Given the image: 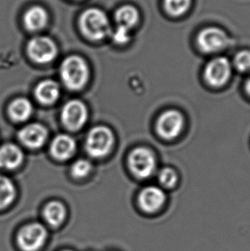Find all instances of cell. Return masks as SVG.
Segmentation results:
<instances>
[{"label": "cell", "instance_id": "6da1fadb", "mask_svg": "<svg viewBox=\"0 0 250 251\" xmlns=\"http://www.w3.org/2000/svg\"><path fill=\"white\" fill-rule=\"evenodd\" d=\"M60 76L64 86L71 91L84 88L89 80V67L84 58L72 55L65 58L60 66Z\"/></svg>", "mask_w": 250, "mask_h": 251}, {"label": "cell", "instance_id": "7a4b0ae2", "mask_svg": "<svg viewBox=\"0 0 250 251\" xmlns=\"http://www.w3.org/2000/svg\"><path fill=\"white\" fill-rule=\"evenodd\" d=\"M79 24L82 34L90 41L104 40L112 32L106 14L97 8L85 10L80 17Z\"/></svg>", "mask_w": 250, "mask_h": 251}, {"label": "cell", "instance_id": "3957f363", "mask_svg": "<svg viewBox=\"0 0 250 251\" xmlns=\"http://www.w3.org/2000/svg\"><path fill=\"white\" fill-rule=\"evenodd\" d=\"M114 143L115 137L112 130L106 126H98L88 133L85 147L90 156L102 159L108 155Z\"/></svg>", "mask_w": 250, "mask_h": 251}, {"label": "cell", "instance_id": "277c9868", "mask_svg": "<svg viewBox=\"0 0 250 251\" xmlns=\"http://www.w3.org/2000/svg\"><path fill=\"white\" fill-rule=\"evenodd\" d=\"M128 167L136 177L144 179L152 176L156 170L155 156L151 150L137 148L128 156Z\"/></svg>", "mask_w": 250, "mask_h": 251}, {"label": "cell", "instance_id": "5b68a950", "mask_svg": "<svg viewBox=\"0 0 250 251\" xmlns=\"http://www.w3.org/2000/svg\"><path fill=\"white\" fill-rule=\"evenodd\" d=\"M48 231L43 225L31 223L21 229L17 235V244L24 251H37L44 245Z\"/></svg>", "mask_w": 250, "mask_h": 251}, {"label": "cell", "instance_id": "8992f818", "mask_svg": "<svg viewBox=\"0 0 250 251\" xmlns=\"http://www.w3.org/2000/svg\"><path fill=\"white\" fill-rule=\"evenodd\" d=\"M27 51L33 61L45 65L54 60L58 54V48L50 38L36 36L28 42Z\"/></svg>", "mask_w": 250, "mask_h": 251}, {"label": "cell", "instance_id": "52a82bcc", "mask_svg": "<svg viewBox=\"0 0 250 251\" xmlns=\"http://www.w3.org/2000/svg\"><path fill=\"white\" fill-rule=\"evenodd\" d=\"M88 108L81 100H70L62 109V122L67 129L71 130L76 131L81 129L88 121Z\"/></svg>", "mask_w": 250, "mask_h": 251}, {"label": "cell", "instance_id": "ba28073f", "mask_svg": "<svg viewBox=\"0 0 250 251\" xmlns=\"http://www.w3.org/2000/svg\"><path fill=\"white\" fill-rule=\"evenodd\" d=\"M229 42L226 33L219 27H209L200 32L197 43L200 49L206 53H213L223 50Z\"/></svg>", "mask_w": 250, "mask_h": 251}, {"label": "cell", "instance_id": "9c48e42d", "mask_svg": "<svg viewBox=\"0 0 250 251\" xmlns=\"http://www.w3.org/2000/svg\"><path fill=\"white\" fill-rule=\"evenodd\" d=\"M184 126L183 115L176 110H168L159 116L157 121V132L164 139H173L179 136Z\"/></svg>", "mask_w": 250, "mask_h": 251}, {"label": "cell", "instance_id": "30bf717a", "mask_svg": "<svg viewBox=\"0 0 250 251\" xmlns=\"http://www.w3.org/2000/svg\"><path fill=\"white\" fill-rule=\"evenodd\" d=\"M231 75V65L227 58L220 57L208 63L205 70V79L213 87L225 84Z\"/></svg>", "mask_w": 250, "mask_h": 251}, {"label": "cell", "instance_id": "8fae6325", "mask_svg": "<svg viewBox=\"0 0 250 251\" xmlns=\"http://www.w3.org/2000/svg\"><path fill=\"white\" fill-rule=\"evenodd\" d=\"M166 194L160 188L156 186L147 187L138 196L139 206L148 214L158 212L166 203Z\"/></svg>", "mask_w": 250, "mask_h": 251}, {"label": "cell", "instance_id": "7c38bea8", "mask_svg": "<svg viewBox=\"0 0 250 251\" xmlns=\"http://www.w3.org/2000/svg\"><path fill=\"white\" fill-rule=\"evenodd\" d=\"M48 136V129L41 124L27 125L18 133L21 143L29 149H39L43 146Z\"/></svg>", "mask_w": 250, "mask_h": 251}, {"label": "cell", "instance_id": "4fadbf2b", "mask_svg": "<svg viewBox=\"0 0 250 251\" xmlns=\"http://www.w3.org/2000/svg\"><path fill=\"white\" fill-rule=\"evenodd\" d=\"M76 144L71 136L61 134L56 136L51 142V155L56 160H66L74 155Z\"/></svg>", "mask_w": 250, "mask_h": 251}, {"label": "cell", "instance_id": "5bb4252c", "mask_svg": "<svg viewBox=\"0 0 250 251\" xmlns=\"http://www.w3.org/2000/svg\"><path fill=\"white\" fill-rule=\"evenodd\" d=\"M24 155L19 147L12 143L3 144L0 147V168L14 170L20 167Z\"/></svg>", "mask_w": 250, "mask_h": 251}, {"label": "cell", "instance_id": "9a60e30c", "mask_svg": "<svg viewBox=\"0 0 250 251\" xmlns=\"http://www.w3.org/2000/svg\"><path fill=\"white\" fill-rule=\"evenodd\" d=\"M35 98L43 105H52L58 100L60 95V88L52 80H45L36 86L34 90Z\"/></svg>", "mask_w": 250, "mask_h": 251}, {"label": "cell", "instance_id": "2e32d148", "mask_svg": "<svg viewBox=\"0 0 250 251\" xmlns=\"http://www.w3.org/2000/svg\"><path fill=\"white\" fill-rule=\"evenodd\" d=\"M24 24L28 30H41L48 24V14L42 7H32L24 15Z\"/></svg>", "mask_w": 250, "mask_h": 251}, {"label": "cell", "instance_id": "e0dca14e", "mask_svg": "<svg viewBox=\"0 0 250 251\" xmlns=\"http://www.w3.org/2000/svg\"><path fill=\"white\" fill-rule=\"evenodd\" d=\"M8 111L15 122H25L33 113V105L27 99L17 98L10 103Z\"/></svg>", "mask_w": 250, "mask_h": 251}, {"label": "cell", "instance_id": "ac0fdd59", "mask_svg": "<svg viewBox=\"0 0 250 251\" xmlns=\"http://www.w3.org/2000/svg\"><path fill=\"white\" fill-rule=\"evenodd\" d=\"M43 215L45 221L49 226L52 227H58L63 224L67 215V211L62 202L58 201H52L45 207Z\"/></svg>", "mask_w": 250, "mask_h": 251}, {"label": "cell", "instance_id": "d6986e66", "mask_svg": "<svg viewBox=\"0 0 250 251\" xmlns=\"http://www.w3.org/2000/svg\"><path fill=\"white\" fill-rule=\"evenodd\" d=\"M115 20L118 26L131 29L138 23V10L132 5H124L116 11Z\"/></svg>", "mask_w": 250, "mask_h": 251}, {"label": "cell", "instance_id": "ffe728a7", "mask_svg": "<svg viewBox=\"0 0 250 251\" xmlns=\"http://www.w3.org/2000/svg\"><path fill=\"white\" fill-rule=\"evenodd\" d=\"M16 197V189L11 180L0 175V209L9 207Z\"/></svg>", "mask_w": 250, "mask_h": 251}, {"label": "cell", "instance_id": "44dd1931", "mask_svg": "<svg viewBox=\"0 0 250 251\" xmlns=\"http://www.w3.org/2000/svg\"><path fill=\"white\" fill-rule=\"evenodd\" d=\"M192 2L193 0H164V7L171 16L179 17L186 13Z\"/></svg>", "mask_w": 250, "mask_h": 251}, {"label": "cell", "instance_id": "7402d4cb", "mask_svg": "<svg viewBox=\"0 0 250 251\" xmlns=\"http://www.w3.org/2000/svg\"><path fill=\"white\" fill-rule=\"evenodd\" d=\"M159 183L162 184L163 187L166 189H172L173 187L176 186L178 177L177 174L174 170L169 167L163 168L159 173Z\"/></svg>", "mask_w": 250, "mask_h": 251}, {"label": "cell", "instance_id": "603a6c76", "mask_svg": "<svg viewBox=\"0 0 250 251\" xmlns=\"http://www.w3.org/2000/svg\"><path fill=\"white\" fill-rule=\"evenodd\" d=\"M91 170L92 164L88 160L81 159L76 160L71 167V174L75 178L81 179L88 176Z\"/></svg>", "mask_w": 250, "mask_h": 251}, {"label": "cell", "instance_id": "cb8c5ba5", "mask_svg": "<svg viewBox=\"0 0 250 251\" xmlns=\"http://www.w3.org/2000/svg\"><path fill=\"white\" fill-rule=\"evenodd\" d=\"M234 64L239 72L250 71V51H242L238 52L234 60Z\"/></svg>", "mask_w": 250, "mask_h": 251}, {"label": "cell", "instance_id": "d4e9b609", "mask_svg": "<svg viewBox=\"0 0 250 251\" xmlns=\"http://www.w3.org/2000/svg\"><path fill=\"white\" fill-rule=\"evenodd\" d=\"M130 29H128L126 27L118 26L116 27L114 31L111 32L112 40L113 41L119 45H124L128 43L130 41Z\"/></svg>", "mask_w": 250, "mask_h": 251}, {"label": "cell", "instance_id": "484cf974", "mask_svg": "<svg viewBox=\"0 0 250 251\" xmlns=\"http://www.w3.org/2000/svg\"><path fill=\"white\" fill-rule=\"evenodd\" d=\"M246 90H247L248 94L250 95V77L248 79L247 82H246Z\"/></svg>", "mask_w": 250, "mask_h": 251}, {"label": "cell", "instance_id": "4316f807", "mask_svg": "<svg viewBox=\"0 0 250 251\" xmlns=\"http://www.w3.org/2000/svg\"><path fill=\"white\" fill-rule=\"evenodd\" d=\"M68 251V250H65V251Z\"/></svg>", "mask_w": 250, "mask_h": 251}]
</instances>
